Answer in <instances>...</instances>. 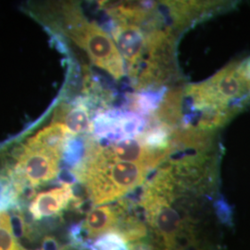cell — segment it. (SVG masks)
<instances>
[{
    "instance_id": "6da1fadb",
    "label": "cell",
    "mask_w": 250,
    "mask_h": 250,
    "mask_svg": "<svg viewBox=\"0 0 250 250\" xmlns=\"http://www.w3.org/2000/svg\"><path fill=\"white\" fill-rule=\"evenodd\" d=\"M151 167L106 157L99 143L88 144L80 164L73 170L94 205H105L125 197L135 188L142 187L149 177Z\"/></svg>"
},
{
    "instance_id": "7a4b0ae2",
    "label": "cell",
    "mask_w": 250,
    "mask_h": 250,
    "mask_svg": "<svg viewBox=\"0 0 250 250\" xmlns=\"http://www.w3.org/2000/svg\"><path fill=\"white\" fill-rule=\"evenodd\" d=\"M190 112L210 110L228 123L250 105V57L226 65L212 77L183 87Z\"/></svg>"
},
{
    "instance_id": "3957f363",
    "label": "cell",
    "mask_w": 250,
    "mask_h": 250,
    "mask_svg": "<svg viewBox=\"0 0 250 250\" xmlns=\"http://www.w3.org/2000/svg\"><path fill=\"white\" fill-rule=\"evenodd\" d=\"M63 34L82 48L91 62L116 80L126 74L125 63L115 42L107 32L86 18L76 4H63L57 10Z\"/></svg>"
},
{
    "instance_id": "277c9868",
    "label": "cell",
    "mask_w": 250,
    "mask_h": 250,
    "mask_svg": "<svg viewBox=\"0 0 250 250\" xmlns=\"http://www.w3.org/2000/svg\"><path fill=\"white\" fill-rule=\"evenodd\" d=\"M176 33L170 26L148 27L143 55L133 72L128 73L136 91H162L178 76L175 57Z\"/></svg>"
},
{
    "instance_id": "5b68a950",
    "label": "cell",
    "mask_w": 250,
    "mask_h": 250,
    "mask_svg": "<svg viewBox=\"0 0 250 250\" xmlns=\"http://www.w3.org/2000/svg\"><path fill=\"white\" fill-rule=\"evenodd\" d=\"M63 156L22 145L11 174V184L16 193L41 186L57 178L61 172Z\"/></svg>"
},
{
    "instance_id": "8992f818",
    "label": "cell",
    "mask_w": 250,
    "mask_h": 250,
    "mask_svg": "<svg viewBox=\"0 0 250 250\" xmlns=\"http://www.w3.org/2000/svg\"><path fill=\"white\" fill-rule=\"evenodd\" d=\"M147 123L140 115L121 110L102 111L93 119V134L97 139L114 142L141 134Z\"/></svg>"
},
{
    "instance_id": "52a82bcc",
    "label": "cell",
    "mask_w": 250,
    "mask_h": 250,
    "mask_svg": "<svg viewBox=\"0 0 250 250\" xmlns=\"http://www.w3.org/2000/svg\"><path fill=\"white\" fill-rule=\"evenodd\" d=\"M146 26L112 19V37L125 63L127 74L133 72L143 55Z\"/></svg>"
},
{
    "instance_id": "ba28073f",
    "label": "cell",
    "mask_w": 250,
    "mask_h": 250,
    "mask_svg": "<svg viewBox=\"0 0 250 250\" xmlns=\"http://www.w3.org/2000/svg\"><path fill=\"white\" fill-rule=\"evenodd\" d=\"M162 4L169 11L173 30L187 28L196 21L232 6L231 2L223 1H164Z\"/></svg>"
},
{
    "instance_id": "9c48e42d",
    "label": "cell",
    "mask_w": 250,
    "mask_h": 250,
    "mask_svg": "<svg viewBox=\"0 0 250 250\" xmlns=\"http://www.w3.org/2000/svg\"><path fill=\"white\" fill-rule=\"evenodd\" d=\"M71 203L79 205L72 183H62L59 188L37 194L29 206V211L35 220L39 221L59 214Z\"/></svg>"
},
{
    "instance_id": "30bf717a",
    "label": "cell",
    "mask_w": 250,
    "mask_h": 250,
    "mask_svg": "<svg viewBox=\"0 0 250 250\" xmlns=\"http://www.w3.org/2000/svg\"><path fill=\"white\" fill-rule=\"evenodd\" d=\"M123 213V202L114 206H98L87 213L81 230L90 239L99 238L107 232L116 231Z\"/></svg>"
},
{
    "instance_id": "8fae6325",
    "label": "cell",
    "mask_w": 250,
    "mask_h": 250,
    "mask_svg": "<svg viewBox=\"0 0 250 250\" xmlns=\"http://www.w3.org/2000/svg\"><path fill=\"white\" fill-rule=\"evenodd\" d=\"M53 123L65 125L72 136L90 134L93 132L87 99L76 100L72 104H62L54 115Z\"/></svg>"
},
{
    "instance_id": "7c38bea8",
    "label": "cell",
    "mask_w": 250,
    "mask_h": 250,
    "mask_svg": "<svg viewBox=\"0 0 250 250\" xmlns=\"http://www.w3.org/2000/svg\"><path fill=\"white\" fill-rule=\"evenodd\" d=\"M72 137L74 136L70 134L65 125L53 123L30 137L24 145L63 156L65 147Z\"/></svg>"
},
{
    "instance_id": "4fadbf2b",
    "label": "cell",
    "mask_w": 250,
    "mask_h": 250,
    "mask_svg": "<svg viewBox=\"0 0 250 250\" xmlns=\"http://www.w3.org/2000/svg\"><path fill=\"white\" fill-rule=\"evenodd\" d=\"M0 250H28L22 248L17 240L11 216L7 209L0 210Z\"/></svg>"
},
{
    "instance_id": "5bb4252c",
    "label": "cell",
    "mask_w": 250,
    "mask_h": 250,
    "mask_svg": "<svg viewBox=\"0 0 250 250\" xmlns=\"http://www.w3.org/2000/svg\"><path fill=\"white\" fill-rule=\"evenodd\" d=\"M91 250H131L128 242L117 231L101 235L92 246Z\"/></svg>"
},
{
    "instance_id": "9a60e30c",
    "label": "cell",
    "mask_w": 250,
    "mask_h": 250,
    "mask_svg": "<svg viewBox=\"0 0 250 250\" xmlns=\"http://www.w3.org/2000/svg\"><path fill=\"white\" fill-rule=\"evenodd\" d=\"M43 250H60L59 244L53 237H45L43 243Z\"/></svg>"
}]
</instances>
